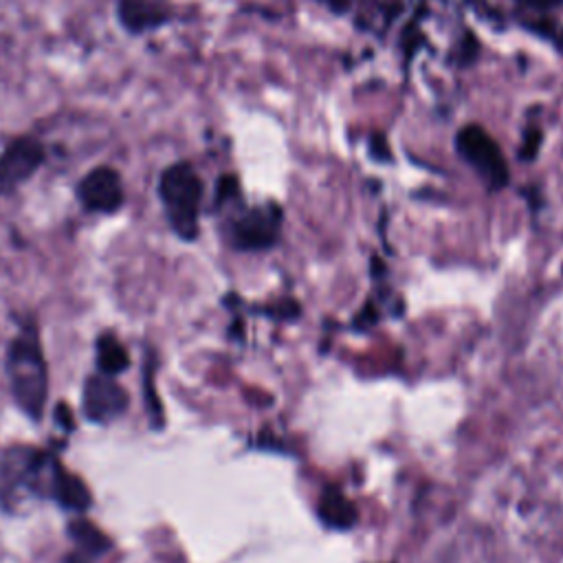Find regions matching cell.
Instances as JSON below:
<instances>
[{
  "label": "cell",
  "mask_w": 563,
  "mask_h": 563,
  "mask_svg": "<svg viewBox=\"0 0 563 563\" xmlns=\"http://www.w3.org/2000/svg\"><path fill=\"white\" fill-rule=\"evenodd\" d=\"M541 141H543L541 128H539V125H528V128L523 130V134H521V145H519V150H517V156H519L521 161H526V163L534 161L537 154H539V150H541Z\"/></svg>",
  "instance_id": "5bb4252c"
},
{
  "label": "cell",
  "mask_w": 563,
  "mask_h": 563,
  "mask_svg": "<svg viewBox=\"0 0 563 563\" xmlns=\"http://www.w3.org/2000/svg\"><path fill=\"white\" fill-rule=\"evenodd\" d=\"M145 394H147V409H150V416H152V424L158 429V427H163V409H161V402H158L156 391H154L152 363H147V369H145Z\"/></svg>",
  "instance_id": "2e32d148"
},
{
  "label": "cell",
  "mask_w": 563,
  "mask_h": 563,
  "mask_svg": "<svg viewBox=\"0 0 563 563\" xmlns=\"http://www.w3.org/2000/svg\"><path fill=\"white\" fill-rule=\"evenodd\" d=\"M68 534L77 543V548L90 556H101L112 548V541L108 539V534H103L95 523L81 517L68 523Z\"/></svg>",
  "instance_id": "7c38bea8"
},
{
  "label": "cell",
  "mask_w": 563,
  "mask_h": 563,
  "mask_svg": "<svg viewBox=\"0 0 563 563\" xmlns=\"http://www.w3.org/2000/svg\"><path fill=\"white\" fill-rule=\"evenodd\" d=\"M46 163V147L35 136H15L0 152V191L24 185Z\"/></svg>",
  "instance_id": "8992f818"
},
{
  "label": "cell",
  "mask_w": 563,
  "mask_h": 563,
  "mask_svg": "<svg viewBox=\"0 0 563 563\" xmlns=\"http://www.w3.org/2000/svg\"><path fill=\"white\" fill-rule=\"evenodd\" d=\"M130 405L128 391L108 374L88 376L81 394V409L90 422L106 424L119 418Z\"/></svg>",
  "instance_id": "ba28073f"
},
{
  "label": "cell",
  "mask_w": 563,
  "mask_h": 563,
  "mask_svg": "<svg viewBox=\"0 0 563 563\" xmlns=\"http://www.w3.org/2000/svg\"><path fill=\"white\" fill-rule=\"evenodd\" d=\"M240 200V180L235 174H222L216 183V207H224L229 202Z\"/></svg>",
  "instance_id": "9a60e30c"
},
{
  "label": "cell",
  "mask_w": 563,
  "mask_h": 563,
  "mask_svg": "<svg viewBox=\"0 0 563 563\" xmlns=\"http://www.w3.org/2000/svg\"><path fill=\"white\" fill-rule=\"evenodd\" d=\"M68 563H88V561H84L81 556H70V559H68Z\"/></svg>",
  "instance_id": "7402d4cb"
},
{
  "label": "cell",
  "mask_w": 563,
  "mask_h": 563,
  "mask_svg": "<svg viewBox=\"0 0 563 563\" xmlns=\"http://www.w3.org/2000/svg\"><path fill=\"white\" fill-rule=\"evenodd\" d=\"M158 198L172 231L185 242L196 240L200 233L198 218L202 202V180L191 163L178 161L161 172Z\"/></svg>",
  "instance_id": "7a4b0ae2"
},
{
  "label": "cell",
  "mask_w": 563,
  "mask_h": 563,
  "mask_svg": "<svg viewBox=\"0 0 563 563\" xmlns=\"http://www.w3.org/2000/svg\"><path fill=\"white\" fill-rule=\"evenodd\" d=\"M75 191L81 207L92 213H114L125 200L121 174L110 165H97L86 172Z\"/></svg>",
  "instance_id": "52a82bcc"
},
{
  "label": "cell",
  "mask_w": 563,
  "mask_h": 563,
  "mask_svg": "<svg viewBox=\"0 0 563 563\" xmlns=\"http://www.w3.org/2000/svg\"><path fill=\"white\" fill-rule=\"evenodd\" d=\"M376 308H374V303L372 301H367L365 303V308L356 314V319H354V328H369L374 321H376Z\"/></svg>",
  "instance_id": "ac0fdd59"
},
{
  "label": "cell",
  "mask_w": 563,
  "mask_h": 563,
  "mask_svg": "<svg viewBox=\"0 0 563 563\" xmlns=\"http://www.w3.org/2000/svg\"><path fill=\"white\" fill-rule=\"evenodd\" d=\"M523 2H528V4H532V7H539V9H543V7H552V4H559L561 0H523Z\"/></svg>",
  "instance_id": "44dd1931"
},
{
  "label": "cell",
  "mask_w": 563,
  "mask_h": 563,
  "mask_svg": "<svg viewBox=\"0 0 563 563\" xmlns=\"http://www.w3.org/2000/svg\"><path fill=\"white\" fill-rule=\"evenodd\" d=\"M48 495L66 510H75V512H84L90 508L92 497L90 490L86 488V484L75 475L62 468V464L57 462L51 475V488Z\"/></svg>",
  "instance_id": "30bf717a"
},
{
  "label": "cell",
  "mask_w": 563,
  "mask_h": 563,
  "mask_svg": "<svg viewBox=\"0 0 563 563\" xmlns=\"http://www.w3.org/2000/svg\"><path fill=\"white\" fill-rule=\"evenodd\" d=\"M282 207L277 202H264L260 207L238 213L227 229L229 242L238 251H264L271 249L282 231Z\"/></svg>",
  "instance_id": "5b68a950"
},
{
  "label": "cell",
  "mask_w": 563,
  "mask_h": 563,
  "mask_svg": "<svg viewBox=\"0 0 563 563\" xmlns=\"http://www.w3.org/2000/svg\"><path fill=\"white\" fill-rule=\"evenodd\" d=\"M369 152L376 161H389V147L383 134H372L369 136Z\"/></svg>",
  "instance_id": "e0dca14e"
},
{
  "label": "cell",
  "mask_w": 563,
  "mask_h": 563,
  "mask_svg": "<svg viewBox=\"0 0 563 563\" xmlns=\"http://www.w3.org/2000/svg\"><path fill=\"white\" fill-rule=\"evenodd\" d=\"M559 44H561V46H563V35H561V40H559Z\"/></svg>",
  "instance_id": "603a6c76"
},
{
  "label": "cell",
  "mask_w": 563,
  "mask_h": 563,
  "mask_svg": "<svg viewBox=\"0 0 563 563\" xmlns=\"http://www.w3.org/2000/svg\"><path fill=\"white\" fill-rule=\"evenodd\" d=\"M457 154L479 174L490 191H499L508 185L510 172L499 145L479 125H466L455 136Z\"/></svg>",
  "instance_id": "277c9868"
},
{
  "label": "cell",
  "mask_w": 563,
  "mask_h": 563,
  "mask_svg": "<svg viewBox=\"0 0 563 563\" xmlns=\"http://www.w3.org/2000/svg\"><path fill=\"white\" fill-rule=\"evenodd\" d=\"M55 457L31 446H11L0 462V501L11 508L44 495V475ZM48 486V484H46Z\"/></svg>",
  "instance_id": "3957f363"
},
{
  "label": "cell",
  "mask_w": 563,
  "mask_h": 563,
  "mask_svg": "<svg viewBox=\"0 0 563 563\" xmlns=\"http://www.w3.org/2000/svg\"><path fill=\"white\" fill-rule=\"evenodd\" d=\"M317 515L332 530H350L358 519L356 506L334 486H325L321 490Z\"/></svg>",
  "instance_id": "8fae6325"
},
{
  "label": "cell",
  "mask_w": 563,
  "mask_h": 563,
  "mask_svg": "<svg viewBox=\"0 0 563 563\" xmlns=\"http://www.w3.org/2000/svg\"><path fill=\"white\" fill-rule=\"evenodd\" d=\"M4 367L13 400L31 420L40 422L48 396V372L33 323L24 325L20 334L13 336Z\"/></svg>",
  "instance_id": "6da1fadb"
},
{
  "label": "cell",
  "mask_w": 563,
  "mask_h": 563,
  "mask_svg": "<svg viewBox=\"0 0 563 563\" xmlns=\"http://www.w3.org/2000/svg\"><path fill=\"white\" fill-rule=\"evenodd\" d=\"M57 411H59V416H57V418L64 422V427H66V429H70V427H73V418H70V411H68L64 405H57Z\"/></svg>",
  "instance_id": "ffe728a7"
},
{
  "label": "cell",
  "mask_w": 563,
  "mask_h": 563,
  "mask_svg": "<svg viewBox=\"0 0 563 563\" xmlns=\"http://www.w3.org/2000/svg\"><path fill=\"white\" fill-rule=\"evenodd\" d=\"M97 365L101 374H108V376H117L130 365L125 347L119 343V339L112 332H103L97 339Z\"/></svg>",
  "instance_id": "4fadbf2b"
},
{
  "label": "cell",
  "mask_w": 563,
  "mask_h": 563,
  "mask_svg": "<svg viewBox=\"0 0 563 563\" xmlns=\"http://www.w3.org/2000/svg\"><path fill=\"white\" fill-rule=\"evenodd\" d=\"M117 18L128 33L143 35L165 26L172 9L165 0H117Z\"/></svg>",
  "instance_id": "9c48e42d"
},
{
  "label": "cell",
  "mask_w": 563,
  "mask_h": 563,
  "mask_svg": "<svg viewBox=\"0 0 563 563\" xmlns=\"http://www.w3.org/2000/svg\"><path fill=\"white\" fill-rule=\"evenodd\" d=\"M334 13H343V11H347L350 9V4H352V0H323Z\"/></svg>",
  "instance_id": "d6986e66"
}]
</instances>
